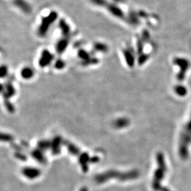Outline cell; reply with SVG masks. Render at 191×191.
<instances>
[{"mask_svg":"<svg viewBox=\"0 0 191 191\" xmlns=\"http://www.w3.org/2000/svg\"><path fill=\"white\" fill-rule=\"evenodd\" d=\"M157 168L155 170L152 181V187L154 191H171L167 187L162 186L161 183L166 177L168 168L164 154L158 152L156 156Z\"/></svg>","mask_w":191,"mask_h":191,"instance_id":"cell-1","label":"cell"},{"mask_svg":"<svg viewBox=\"0 0 191 191\" xmlns=\"http://www.w3.org/2000/svg\"><path fill=\"white\" fill-rule=\"evenodd\" d=\"M191 146V112L189 119L182 127L179 135L178 155L181 160H186L189 158Z\"/></svg>","mask_w":191,"mask_h":191,"instance_id":"cell-2","label":"cell"},{"mask_svg":"<svg viewBox=\"0 0 191 191\" xmlns=\"http://www.w3.org/2000/svg\"><path fill=\"white\" fill-rule=\"evenodd\" d=\"M175 63L176 65L179 67L180 70L178 74V80L179 81H183L184 79V76L186 73L190 66V63L188 60L185 58H176L175 60Z\"/></svg>","mask_w":191,"mask_h":191,"instance_id":"cell-3","label":"cell"},{"mask_svg":"<svg viewBox=\"0 0 191 191\" xmlns=\"http://www.w3.org/2000/svg\"><path fill=\"white\" fill-rule=\"evenodd\" d=\"M54 18L55 19V14H51L50 17H47L44 20L40 27V35H44V33H45L48 30V27L50 26L51 22L54 20Z\"/></svg>","mask_w":191,"mask_h":191,"instance_id":"cell-4","label":"cell"},{"mask_svg":"<svg viewBox=\"0 0 191 191\" xmlns=\"http://www.w3.org/2000/svg\"><path fill=\"white\" fill-rule=\"evenodd\" d=\"M175 90L176 93L180 97L185 96V95L187 94V92L185 87H184L183 85H176Z\"/></svg>","mask_w":191,"mask_h":191,"instance_id":"cell-5","label":"cell"},{"mask_svg":"<svg viewBox=\"0 0 191 191\" xmlns=\"http://www.w3.org/2000/svg\"><path fill=\"white\" fill-rule=\"evenodd\" d=\"M15 3L17 6L19 7H21L22 6H23V10H24L25 9V10H29V9H30L29 4L26 3L24 0H16Z\"/></svg>","mask_w":191,"mask_h":191,"instance_id":"cell-6","label":"cell"}]
</instances>
